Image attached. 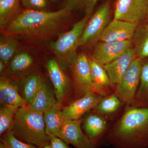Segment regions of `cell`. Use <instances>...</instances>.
<instances>
[{
	"label": "cell",
	"instance_id": "obj_22",
	"mask_svg": "<svg viewBox=\"0 0 148 148\" xmlns=\"http://www.w3.org/2000/svg\"><path fill=\"white\" fill-rule=\"evenodd\" d=\"M19 0H0V27L3 29L20 13Z\"/></svg>",
	"mask_w": 148,
	"mask_h": 148
},
{
	"label": "cell",
	"instance_id": "obj_26",
	"mask_svg": "<svg viewBox=\"0 0 148 148\" xmlns=\"http://www.w3.org/2000/svg\"><path fill=\"white\" fill-rule=\"evenodd\" d=\"M34 63V58L29 53L26 52H19L10 61V70L13 74H21L30 69Z\"/></svg>",
	"mask_w": 148,
	"mask_h": 148
},
{
	"label": "cell",
	"instance_id": "obj_13",
	"mask_svg": "<svg viewBox=\"0 0 148 148\" xmlns=\"http://www.w3.org/2000/svg\"><path fill=\"white\" fill-rule=\"evenodd\" d=\"M49 76L54 88V92L58 102L62 104L68 97L71 88L69 78L63 68L54 59H49L46 64Z\"/></svg>",
	"mask_w": 148,
	"mask_h": 148
},
{
	"label": "cell",
	"instance_id": "obj_33",
	"mask_svg": "<svg viewBox=\"0 0 148 148\" xmlns=\"http://www.w3.org/2000/svg\"><path fill=\"white\" fill-rule=\"evenodd\" d=\"M0 148H6V147L1 142V143H0Z\"/></svg>",
	"mask_w": 148,
	"mask_h": 148
},
{
	"label": "cell",
	"instance_id": "obj_12",
	"mask_svg": "<svg viewBox=\"0 0 148 148\" xmlns=\"http://www.w3.org/2000/svg\"><path fill=\"white\" fill-rule=\"evenodd\" d=\"M81 120H65L61 127L59 137L67 144L76 148H96L81 128Z\"/></svg>",
	"mask_w": 148,
	"mask_h": 148
},
{
	"label": "cell",
	"instance_id": "obj_24",
	"mask_svg": "<svg viewBox=\"0 0 148 148\" xmlns=\"http://www.w3.org/2000/svg\"><path fill=\"white\" fill-rule=\"evenodd\" d=\"M17 42L15 37L3 34L0 40V58L5 64H8L14 56L17 50Z\"/></svg>",
	"mask_w": 148,
	"mask_h": 148
},
{
	"label": "cell",
	"instance_id": "obj_11",
	"mask_svg": "<svg viewBox=\"0 0 148 148\" xmlns=\"http://www.w3.org/2000/svg\"><path fill=\"white\" fill-rule=\"evenodd\" d=\"M139 24L114 19L104 29L100 41L105 42L132 40Z\"/></svg>",
	"mask_w": 148,
	"mask_h": 148
},
{
	"label": "cell",
	"instance_id": "obj_7",
	"mask_svg": "<svg viewBox=\"0 0 148 148\" xmlns=\"http://www.w3.org/2000/svg\"><path fill=\"white\" fill-rule=\"evenodd\" d=\"M148 13V0H116L114 18L140 25Z\"/></svg>",
	"mask_w": 148,
	"mask_h": 148
},
{
	"label": "cell",
	"instance_id": "obj_32",
	"mask_svg": "<svg viewBox=\"0 0 148 148\" xmlns=\"http://www.w3.org/2000/svg\"><path fill=\"white\" fill-rule=\"evenodd\" d=\"M5 64L2 62L0 60V72L1 73H2L4 71L5 69Z\"/></svg>",
	"mask_w": 148,
	"mask_h": 148
},
{
	"label": "cell",
	"instance_id": "obj_10",
	"mask_svg": "<svg viewBox=\"0 0 148 148\" xmlns=\"http://www.w3.org/2000/svg\"><path fill=\"white\" fill-rule=\"evenodd\" d=\"M104 97L94 91H89L62 109L65 120H77L94 109Z\"/></svg>",
	"mask_w": 148,
	"mask_h": 148
},
{
	"label": "cell",
	"instance_id": "obj_23",
	"mask_svg": "<svg viewBox=\"0 0 148 148\" xmlns=\"http://www.w3.org/2000/svg\"><path fill=\"white\" fill-rule=\"evenodd\" d=\"M122 102L115 92L104 97L94 108L95 113L102 116L113 114L119 110Z\"/></svg>",
	"mask_w": 148,
	"mask_h": 148
},
{
	"label": "cell",
	"instance_id": "obj_6",
	"mask_svg": "<svg viewBox=\"0 0 148 148\" xmlns=\"http://www.w3.org/2000/svg\"><path fill=\"white\" fill-rule=\"evenodd\" d=\"M142 60L136 58L116 84L115 93L122 102L130 106L133 102L140 84Z\"/></svg>",
	"mask_w": 148,
	"mask_h": 148
},
{
	"label": "cell",
	"instance_id": "obj_27",
	"mask_svg": "<svg viewBox=\"0 0 148 148\" xmlns=\"http://www.w3.org/2000/svg\"><path fill=\"white\" fill-rule=\"evenodd\" d=\"M19 108L2 106L0 109V135L11 131L14 117Z\"/></svg>",
	"mask_w": 148,
	"mask_h": 148
},
{
	"label": "cell",
	"instance_id": "obj_14",
	"mask_svg": "<svg viewBox=\"0 0 148 148\" xmlns=\"http://www.w3.org/2000/svg\"><path fill=\"white\" fill-rule=\"evenodd\" d=\"M136 57L135 49L131 47L119 58L103 66L113 84L118 83Z\"/></svg>",
	"mask_w": 148,
	"mask_h": 148
},
{
	"label": "cell",
	"instance_id": "obj_2",
	"mask_svg": "<svg viewBox=\"0 0 148 148\" xmlns=\"http://www.w3.org/2000/svg\"><path fill=\"white\" fill-rule=\"evenodd\" d=\"M105 141L114 148H148V107L128 106Z\"/></svg>",
	"mask_w": 148,
	"mask_h": 148
},
{
	"label": "cell",
	"instance_id": "obj_18",
	"mask_svg": "<svg viewBox=\"0 0 148 148\" xmlns=\"http://www.w3.org/2000/svg\"><path fill=\"white\" fill-rule=\"evenodd\" d=\"M61 103H58L44 113L45 131L50 138L59 137L61 127L65 120Z\"/></svg>",
	"mask_w": 148,
	"mask_h": 148
},
{
	"label": "cell",
	"instance_id": "obj_30",
	"mask_svg": "<svg viewBox=\"0 0 148 148\" xmlns=\"http://www.w3.org/2000/svg\"><path fill=\"white\" fill-rule=\"evenodd\" d=\"M22 4L27 9L44 10L48 5V0H21Z\"/></svg>",
	"mask_w": 148,
	"mask_h": 148
},
{
	"label": "cell",
	"instance_id": "obj_1",
	"mask_svg": "<svg viewBox=\"0 0 148 148\" xmlns=\"http://www.w3.org/2000/svg\"><path fill=\"white\" fill-rule=\"evenodd\" d=\"M73 11L66 6L54 12L27 9L1 29L2 34L29 42L46 41L65 32Z\"/></svg>",
	"mask_w": 148,
	"mask_h": 148
},
{
	"label": "cell",
	"instance_id": "obj_21",
	"mask_svg": "<svg viewBox=\"0 0 148 148\" xmlns=\"http://www.w3.org/2000/svg\"><path fill=\"white\" fill-rule=\"evenodd\" d=\"M130 106L148 107V59L142 60L140 86Z\"/></svg>",
	"mask_w": 148,
	"mask_h": 148
},
{
	"label": "cell",
	"instance_id": "obj_34",
	"mask_svg": "<svg viewBox=\"0 0 148 148\" xmlns=\"http://www.w3.org/2000/svg\"><path fill=\"white\" fill-rule=\"evenodd\" d=\"M42 148H51V147L50 145H46L44 147H43Z\"/></svg>",
	"mask_w": 148,
	"mask_h": 148
},
{
	"label": "cell",
	"instance_id": "obj_4",
	"mask_svg": "<svg viewBox=\"0 0 148 148\" xmlns=\"http://www.w3.org/2000/svg\"><path fill=\"white\" fill-rule=\"evenodd\" d=\"M93 10L85 11L83 18L73 25L71 29L59 35L57 40L51 43L50 46L56 58L63 69L71 68L77 56L78 42Z\"/></svg>",
	"mask_w": 148,
	"mask_h": 148
},
{
	"label": "cell",
	"instance_id": "obj_8",
	"mask_svg": "<svg viewBox=\"0 0 148 148\" xmlns=\"http://www.w3.org/2000/svg\"><path fill=\"white\" fill-rule=\"evenodd\" d=\"M70 69L77 98H81L89 91H94L91 79L88 57L84 53H80Z\"/></svg>",
	"mask_w": 148,
	"mask_h": 148
},
{
	"label": "cell",
	"instance_id": "obj_25",
	"mask_svg": "<svg viewBox=\"0 0 148 148\" xmlns=\"http://www.w3.org/2000/svg\"><path fill=\"white\" fill-rule=\"evenodd\" d=\"M43 80L41 77L37 74H32L25 80L22 87L21 96L28 105L32 103Z\"/></svg>",
	"mask_w": 148,
	"mask_h": 148
},
{
	"label": "cell",
	"instance_id": "obj_31",
	"mask_svg": "<svg viewBox=\"0 0 148 148\" xmlns=\"http://www.w3.org/2000/svg\"><path fill=\"white\" fill-rule=\"evenodd\" d=\"M49 145L51 148H69L64 140L57 137L50 138Z\"/></svg>",
	"mask_w": 148,
	"mask_h": 148
},
{
	"label": "cell",
	"instance_id": "obj_35",
	"mask_svg": "<svg viewBox=\"0 0 148 148\" xmlns=\"http://www.w3.org/2000/svg\"><path fill=\"white\" fill-rule=\"evenodd\" d=\"M50 1L53 2H55L57 1L58 0H50Z\"/></svg>",
	"mask_w": 148,
	"mask_h": 148
},
{
	"label": "cell",
	"instance_id": "obj_19",
	"mask_svg": "<svg viewBox=\"0 0 148 148\" xmlns=\"http://www.w3.org/2000/svg\"><path fill=\"white\" fill-rule=\"evenodd\" d=\"M57 103L54 92L47 84L43 80L38 92L29 106L35 111L44 113Z\"/></svg>",
	"mask_w": 148,
	"mask_h": 148
},
{
	"label": "cell",
	"instance_id": "obj_29",
	"mask_svg": "<svg viewBox=\"0 0 148 148\" xmlns=\"http://www.w3.org/2000/svg\"><path fill=\"white\" fill-rule=\"evenodd\" d=\"M99 0H66L65 6L72 11L94 9Z\"/></svg>",
	"mask_w": 148,
	"mask_h": 148
},
{
	"label": "cell",
	"instance_id": "obj_17",
	"mask_svg": "<svg viewBox=\"0 0 148 148\" xmlns=\"http://www.w3.org/2000/svg\"><path fill=\"white\" fill-rule=\"evenodd\" d=\"M0 101L3 106L20 108L29 105L20 95L16 85L3 78L0 82Z\"/></svg>",
	"mask_w": 148,
	"mask_h": 148
},
{
	"label": "cell",
	"instance_id": "obj_9",
	"mask_svg": "<svg viewBox=\"0 0 148 148\" xmlns=\"http://www.w3.org/2000/svg\"><path fill=\"white\" fill-rule=\"evenodd\" d=\"M92 47L91 57L104 66L119 58L127 49L133 47V44L132 40L111 42L99 41Z\"/></svg>",
	"mask_w": 148,
	"mask_h": 148
},
{
	"label": "cell",
	"instance_id": "obj_5",
	"mask_svg": "<svg viewBox=\"0 0 148 148\" xmlns=\"http://www.w3.org/2000/svg\"><path fill=\"white\" fill-rule=\"evenodd\" d=\"M110 4H103L92 14L86 23L78 42V47H90L100 41L104 29L110 22Z\"/></svg>",
	"mask_w": 148,
	"mask_h": 148
},
{
	"label": "cell",
	"instance_id": "obj_36",
	"mask_svg": "<svg viewBox=\"0 0 148 148\" xmlns=\"http://www.w3.org/2000/svg\"><path fill=\"white\" fill-rule=\"evenodd\" d=\"M146 21H147V23L148 24V13L147 16V20H146Z\"/></svg>",
	"mask_w": 148,
	"mask_h": 148
},
{
	"label": "cell",
	"instance_id": "obj_3",
	"mask_svg": "<svg viewBox=\"0 0 148 148\" xmlns=\"http://www.w3.org/2000/svg\"><path fill=\"white\" fill-rule=\"evenodd\" d=\"M11 131L18 140L39 147L50 143V138L46 132L44 113L33 110L29 105L16 111Z\"/></svg>",
	"mask_w": 148,
	"mask_h": 148
},
{
	"label": "cell",
	"instance_id": "obj_28",
	"mask_svg": "<svg viewBox=\"0 0 148 148\" xmlns=\"http://www.w3.org/2000/svg\"><path fill=\"white\" fill-rule=\"evenodd\" d=\"M1 136V142L6 148H42L18 140L12 131L6 132Z\"/></svg>",
	"mask_w": 148,
	"mask_h": 148
},
{
	"label": "cell",
	"instance_id": "obj_20",
	"mask_svg": "<svg viewBox=\"0 0 148 148\" xmlns=\"http://www.w3.org/2000/svg\"><path fill=\"white\" fill-rule=\"evenodd\" d=\"M132 41L137 58L142 60L148 58V24L147 21L138 26Z\"/></svg>",
	"mask_w": 148,
	"mask_h": 148
},
{
	"label": "cell",
	"instance_id": "obj_16",
	"mask_svg": "<svg viewBox=\"0 0 148 148\" xmlns=\"http://www.w3.org/2000/svg\"><path fill=\"white\" fill-rule=\"evenodd\" d=\"M88 60L94 91L103 97L113 93V84L111 83L104 66L91 56L88 57Z\"/></svg>",
	"mask_w": 148,
	"mask_h": 148
},
{
	"label": "cell",
	"instance_id": "obj_15",
	"mask_svg": "<svg viewBox=\"0 0 148 148\" xmlns=\"http://www.w3.org/2000/svg\"><path fill=\"white\" fill-rule=\"evenodd\" d=\"M83 127L90 141L96 147L101 143L108 128V123L104 116L92 113L87 116L83 121Z\"/></svg>",
	"mask_w": 148,
	"mask_h": 148
}]
</instances>
